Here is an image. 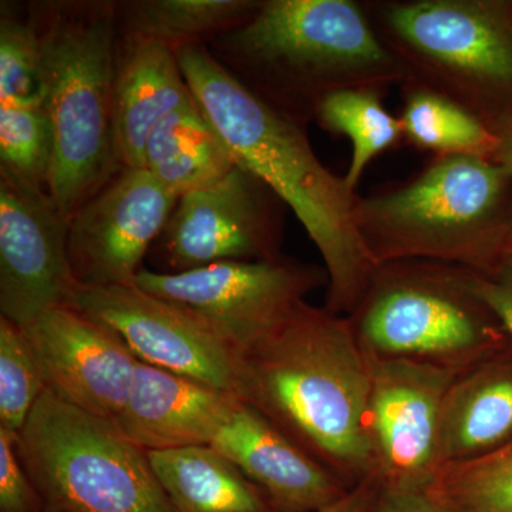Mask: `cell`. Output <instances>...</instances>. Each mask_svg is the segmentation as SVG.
<instances>
[{
    "label": "cell",
    "mask_w": 512,
    "mask_h": 512,
    "mask_svg": "<svg viewBox=\"0 0 512 512\" xmlns=\"http://www.w3.org/2000/svg\"><path fill=\"white\" fill-rule=\"evenodd\" d=\"M491 131L497 138L493 160L505 168L512 178V114L498 121Z\"/></svg>",
    "instance_id": "33"
},
{
    "label": "cell",
    "mask_w": 512,
    "mask_h": 512,
    "mask_svg": "<svg viewBox=\"0 0 512 512\" xmlns=\"http://www.w3.org/2000/svg\"><path fill=\"white\" fill-rule=\"evenodd\" d=\"M70 305L116 333L138 362L238 397L241 352L194 309L136 285L79 286Z\"/></svg>",
    "instance_id": "11"
},
{
    "label": "cell",
    "mask_w": 512,
    "mask_h": 512,
    "mask_svg": "<svg viewBox=\"0 0 512 512\" xmlns=\"http://www.w3.org/2000/svg\"><path fill=\"white\" fill-rule=\"evenodd\" d=\"M178 197L146 168H121L69 221V258L79 286L133 285Z\"/></svg>",
    "instance_id": "13"
},
{
    "label": "cell",
    "mask_w": 512,
    "mask_h": 512,
    "mask_svg": "<svg viewBox=\"0 0 512 512\" xmlns=\"http://www.w3.org/2000/svg\"><path fill=\"white\" fill-rule=\"evenodd\" d=\"M205 46L255 96L305 128L330 94L384 92L406 80L355 0H261L247 22Z\"/></svg>",
    "instance_id": "3"
},
{
    "label": "cell",
    "mask_w": 512,
    "mask_h": 512,
    "mask_svg": "<svg viewBox=\"0 0 512 512\" xmlns=\"http://www.w3.org/2000/svg\"><path fill=\"white\" fill-rule=\"evenodd\" d=\"M286 210L264 181L235 165L221 180L178 198L156 241L164 274L281 258Z\"/></svg>",
    "instance_id": "10"
},
{
    "label": "cell",
    "mask_w": 512,
    "mask_h": 512,
    "mask_svg": "<svg viewBox=\"0 0 512 512\" xmlns=\"http://www.w3.org/2000/svg\"><path fill=\"white\" fill-rule=\"evenodd\" d=\"M235 165L194 97L158 124L144 153V168L178 198L221 180Z\"/></svg>",
    "instance_id": "21"
},
{
    "label": "cell",
    "mask_w": 512,
    "mask_h": 512,
    "mask_svg": "<svg viewBox=\"0 0 512 512\" xmlns=\"http://www.w3.org/2000/svg\"><path fill=\"white\" fill-rule=\"evenodd\" d=\"M50 392L84 412L116 420L138 360L123 340L73 305L23 326Z\"/></svg>",
    "instance_id": "15"
},
{
    "label": "cell",
    "mask_w": 512,
    "mask_h": 512,
    "mask_svg": "<svg viewBox=\"0 0 512 512\" xmlns=\"http://www.w3.org/2000/svg\"><path fill=\"white\" fill-rule=\"evenodd\" d=\"M328 284L325 266L284 255L275 261L220 262L180 274L143 268L133 285L194 309L242 352L289 318L309 293Z\"/></svg>",
    "instance_id": "9"
},
{
    "label": "cell",
    "mask_w": 512,
    "mask_h": 512,
    "mask_svg": "<svg viewBox=\"0 0 512 512\" xmlns=\"http://www.w3.org/2000/svg\"><path fill=\"white\" fill-rule=\"evenodd\" d=\"M45 512H173L147 451L46 389L18 433Z\"/></svg>",
    "instance_id": "8"
},
{
    "label": "cell",
    "mask_w": 512,
    "mask_h": 512,
    "mask_svg": "<svg viewBox=\"0 0 512 512\" xmlns=\"http://www.w3.org/2000/svg\"><path fill=\"white\" fill-rule=\"evenodd\" d=\"M210 446L261 488L278 512L322 511L349 494L338 477L242 400Z\"/></svg>",
    "instance_id": "16"
},
{
    "label": "cell",
    "mask_w": 512,
    "mask_h": 512,
    "mask_svg": "<svg viewBox=\"0 0 512 512\" xmlns=\"http://www.w3.org/2000/svg\"><path fill=\"white\" fill-rule=\"evenodd\" d=\"M382 96L380 90H340L326 97L316 111L315 121L320 127L352 141V160L345 181L353 191L367 164L404 138L400 117L384 107Z\"/></svg>",
    "instance_id": "24"
},
{
    "label": "cell",
    "mask_w": 512,
    "mask_h": 512,
    "mask_svg": "<svg viewBox=\"0 0 512 512\" xmlns=\"http://www.w3.org/2000/svg\"><path fill=\"white\" fill-rule=\"evenodd\" d=\"M67 241L69 221L49 190L0 168V316L23 328L70 305L79 284Z\"/></svg>",
    "instance_id": "12"
},
{
    "label": "cell",
    "mask_w": 512,
    "mask_h": 512,
    "mask_svg": "<svg viewBox=\"0 0 512 512\" xmlns=\"http://www.w3.org/2000/svg\"><path fill=\"white\" fill-rule=\"evenodd\" d=\"M348 319L367 356L457 372L497 355L510 340L477 292L474 271L423 259L376 265Z\"/></svg>",
    "instance_id": "7"
},
{
    "label": "cell",
    "mask_w": 512,
    "mask_h": 512,
    "mask_svg": "<svg viewBox=\"0 0 512 512\" xmlns=\"http://www.w3.org/2000/svg\"><path fill=\"white\" fill-rule=\"evenodd\" d=\"M192 97L173 49L119 35L114 128L121 165L144 168L148 138Z\"/></svg>",
    "instance_id": "18"
},
{
    "label": "cell",
    "mask_w": 512,
    "mask_h": 512,
    "mask_svg": "<svg viewBox=\"0 0 512 512\" xmlns=\"http://www.w3.org/2000/svg\"><path fill=\"white\" fill-rule=\"evenodd\" d=\"M355 217L375 265L423 259L487 274L512 252V178L491 158L434 156L413 180L357 197Z\"/></svg>",
    "instance_id": "5"
},
{
    "label": "cell",
    "mask_w": 512,
    "mask_h": 512,
    "mask_svg": "<svg viewBox=\"0 0 512 512\" xmlns=\"http://www.w3.org/2000/svg\"><path fill=\"white\" fill-rule=\"evenodd\" d=\"M239 402L234 394L138 362L114 423L144 451L210 446Z\"/></svg>",
    "instance_id": "17"
},
{
    "label": "cell",
    "mask_w": 512,
    "mask_h": 512,
    "mask_svg": "<svg viewBox=\"0 0 512 512\" xmlns=\"http://www.w3.org/2000/svg\"><path fill=\"white\" fill-rule=\"evenodd\" d=\"M39 37L45 109L53 131L49 192L67 221L121 168L114 128L117 2L28 6Z\"/></svg>",
    "instance_id": "4"
},
{
    "label": "cell",
    "mask_w": 512,
    "mask_h": 512,
    "mask_svg": "<svg viewBox=\"0 0 512 512\" xmlns=\"http://www.w3.org/2000/svg\"><path fill=\"white\" fill-rule=\"evenodd\" d=\"M46 389L25 329L0 316V427L18 434Z\"/></svg>",
    "instance_id": "27"
},
{
    "label": "cell",
    "mask_w": 512,
    "mask_h": 512,
    "mask_svg": "<svg viewBox=\"0 0 512 512\" xmlns=\"http://www.w3.org/2000/svg\"><path fill=\"white\" fill-rule=\"evenodd\" d=\"M261 0H134L117 3L119 35L147 40L174 52L208 45L247 22Z\"/></svg>",
    "instance_id": "22"
},
{
    "label": "cell",
    "mask_w": 512,
    "mask_h": 512,
    "mask_svg": "<svg viewBox=\"0 0 512 512\" xmlns=\"http://www.w3.org/2000/svg\"><path fill=\"white\" fill-rule=\"evenodd\" d=\"M175 53L192 96L235 163L275 191L318 248L329 278L325 308L352 315L376 266L357 232L359 195L345 177L320 163L305 127L255 96L207 46H187Z\"/></svg>",
    "instance_id": "2"
},
{
    "label": "cell",
    "mask_w": 512,
    "mask_h": 512,
    "mask_svg": "<svg viewBox=\"0 0 512 512\" xmlns=\"http://www.w3.org/2000/svg\"><path fill=\"white\" fill-rule=\"evenodd\" d=\"M512 441V363L488 357L456 377L440 419V467L494 453Z\"/></svg>",
    "instance_id": "19"
},
{
    "label": "cell",
    "mask_w": 512,
    "mask_h": 512,
    "mask_svg": "<svg viewBox=\"0 0 512 512\" xmlns=\"http://www.w3.org/2000/svg\"><path fill=\"white\" fill-rule=\"evenodd\" d=\"M369 357V431L377 477L386 487L427 488L440 468L441 410L461 372Z\"/></svg>",
    "instance_id": "14"
},
{
    "label": "cell",
    "mask_w": 512,
    "mask_h": 512,
    "mask_svg": "<svg viewBox=\"0 0 512 512\" xmlns=\"http://www.w3.org/2000/svg\"><path fill=\"white\" fill-rule=\"evenodd\" d=\"M427 491L444 512H512V441L476 460L440 467Z\"/></svg>",
    "instance_id": "25"
},
{
    "label": "cell",
    "mask_w": 512,
    "mask_h": 512,
    "mask_svg": "<svg viewBox=\"0 0 512 512\" xmlns=\"http://www.w3.org/2000/svg\"><path fill=\"white\" fill-rule=\"evenodd\" d=\"M474 285L512 343V252L494 271L474 272Z\"/></svg>",
    "instance_id": "30"
},
{
    "label": "cell",
    "mask_w": 512,
    "mask_h": 512,
    "mask_svg": "<svg viewBox=\"0 0 512 512\" xmlns=\"http://www.w3.org/2000/svg\"><path fill=\"white\" fill-rule=\"evenodd\" d=\"M52 164V124L43 106H0V168L49 190Z\"/></svg>",
    "instance_id": "28"
},
{
    "label": "cell",
    "mask_w": 512,
    "mask_h": 512,
    "mask_svg": "<svg viewBox=\"0 0 512 512\" xmlns=\"http://www.w3.org/2000/svg\"><path fill=\"white\" fill-rule=\"evenodd\" d=\"M0 512H45L42 497L20 460L18 434L0 427Z\"/></svg>",
    "instance_id": "29"
},
{
    "label": "cell",
    "mask_w": 512,
    "mask_h": 512,
    "mask_svg": "<svg viewBox=\"0 0 512 512\" xmlns=\"http://www.w3.org/2000/svg\"><path fill=\"white\" fill-rule=\"evenodd\" d=\"M382 485L379 477L370 478L365 483L352 488L349 494L338 503L318 512H370L376 503L377 495L382 490Z\"/></svg>",
    "instance_id": "32"
},
{
    "label": "cell",
    "mask_w": 512,
    "mask_h": 512,
    "mask_svg": "<svg viewBox=\"0 0 512 512\" xmlns=\"http://www.w3.org/2000/svg\"><path fill=\"white\" fill-rule=\"evenodd\" d=\"M370 512H444L427 488L382 485Z\"/></svg>",
    "instance_id": "31"
},
{
    "label": "cell",
    "mask_w": 512,
    "mask_h": 512,
    "mask_svg": "<svg viewBox=\"0 0 512 512\" xmlns=\"http://www.w3.org/2000/svg\"><path fill=\"white\" fill-rule=\"evenodd\" d=\"M369 357L348 316L303 302L241 352L238 397L352 488L377 477Z\"/></svg>",
    "instance_id": "1"
},
{
    "label": "cell",
    "mask_w": 512,
    "mask_h": 512,
    "mask_svg": "<svg viewBox=\"0 0 512 512\" xmlns=\"http://www.w3.org/2000/svg\"><path fill=\"white\" fill-rule=\"evenodd\" d=\"M404 138L436 156L487 157L493 160L497 138L483 121L463 107L420 87L403 84Z\"/></svg>",
    "instance_id": "23"
},
{
    "label": "cell",
    "mask_w": 512,
    "mask_h": 512,
    "mask_svg": "<svg viewBox=\"0 0 512 512\" xmlns=\"http://www.w3.org/2000/svg\"><path fill=\"white\" fill-rule=\"evenodd\" d=\"M43 56L29 9L0 8V106L42 107Z\"/></svg>",
    "instance_id": "26"
},
{
    "label": "cell",
    "mask_w": 512,
    "mask_h": 512,
    "mask_svg": "<svg viewBox=\"0 0 512 512\" xmlns=\"http://www.w3.org/2000/svg\"><path fill=\"white\" fill-rule=\"evenodd\" d=\"M362 3L376 35L403 67V84L446 97L490 130L512 114L511 3Z\"/></svg>",
    "instance_id": "6"
},
{
    "label": "cell",
    "mask_w": 512,
    "mask_h": 512,
    "mask_svg": "<svg viewBox=\"0 0 512 512\" xmlns=\"http://www.w3.org/2000/svg\"><path fill=\"white\" fill-rule=\"evenodd\" d=\"M147 456L173 512H278L261 488L211 446Z\"/></svg>",
    "instance_id": "20"
}]
</instances>
